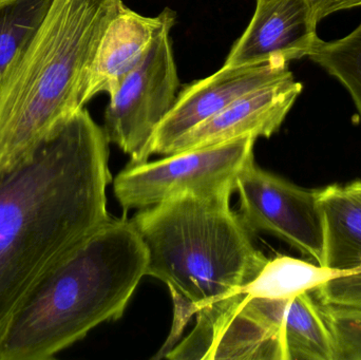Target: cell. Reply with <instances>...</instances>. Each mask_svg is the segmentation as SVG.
<instances>
[{"instance_id":"obj_1","label":"cell","mask_w":361,"mask_h":360,"mask_svg":"<svg viewBox=\"0 0 361 360\" xmlns=\"http://www.w3.org/2000/svg\"><path fill=\"white\" fill-rule=\"evenodd\" d=\"M109 141L80 108L0 169V342L38 283L109 221Z\"/></svg>"},{"instance_id":"obj_2","label":"cell","mask_w":361,"mask_h":360,"mask_svg":"<svg viewBox=\"0 0 361 360\" xmlns=\"http://www.w3.org/2000/svg\"><path fill=\"white\" fill-rule=\"evenodd\" d=\"M148 254L130 220L112 219L38 283L0 342V360H47L124 314Z\"/></svg>"},{"instance_id":"obj_3","label":"cell","mask_w":361,"mask_h":360,"mask_svg":"<svg viewBox=\"0 0 361 360\" xmlns=\"http://www.w3.org/2000/svg\"><path fill=\"white\" fill-rule=\"evenodd\" d=\"M123 0H52L0 82V169L84 108L89 67Z\"/></svg>"},{"instance_id":"obj_4","label":"cell","mask_w":361,"mask_h":360,"mask_svg":"<svg viewBox=\"0 0 361 360\" xmlns=\"http://www.w3.org/2000/svg\"><path fill=\"white\" fill-rule=\"evenodd\" d=\"M233 194H182L131 219L147 249L146 276L166 283L180 323L239 295L269 260L231 209Z\"/></svg>"},{"instance_id":"obj_5","label":"cell","mask_w":361,"mask_h":360,"mask_svg":"<svg viewBox=\"0 0 361 360\" xmlns=\"http://www.w3.org/2000/svg\"><path fill=\"white\" fill-rule=\"evenodd\" d=\"M162 23L139 65L126 76L105 112L108 141L131 158L130 164L147 162L150 144L177 99L180 86L171 32L176 13L161 12Z\"/></svg>"},{"instance_id":"obj_6","label":"cell","mask_w":361,"mask_h":360,"mask_svg":"<svg viewBox=\"0 0 361 360\" xmlns=\"http://www.w3.org/2000/svg\"><path fill=\"white\" fill-rule=\"evenodd\" d=\"M257 139L243 137L218 145L167 154L154 162L130 164L114 180L125 211L143 209L182 194L235 192L238 177L254 161Z\"/></svg>"},{"instance_id":"obj_7","label":"cell","mask_w":361,"mask_h":360,"mask_svg":"<svg viewBox=\"0 0 361 360\" xmlns=\"http://www.w3.org/2000/svg\"><path fill=\"white\" fill-rule=\"evenodd\" d=\"M235 192L240 217L252 234L274 235L320 264L324 235L318 190L300 187L260 168L254 160L238 177Z\"/></svg>"},{"instance_id":"obj_8","label":"cell","mask_w":361,"mask_h":360,"mask_svg":"<svg viewBox=\"0 0 361 360\" xmlns=\"http://www.w3.org/2000/svg\"><path fill=\"white\" fill-rule=\"evenodd\" d=\"M324 219L320 266L338 274L313 291L322 306L361 311V199L345 185L318 190Z\"/></svg>"},{"instance_id":"obj_9","label":"cell","mask_w":361,"mask_h":360,"mask_svg":"<svg viewBox=\"0 0 361 360\" xmlns=\"http://www.w3.org/2000/svg\"><path fill=\"white\" fill-rule=\"evenodd\" d=\"M288 65L283 61H271L241 67L223 66L212 75L185 87L154 132L150 154L166 156L180 137L242 95L292 74Z\"/></svg>"},{"instance_id":"obj_10","label":"cell","mask_w":361,"mask_h":360,"mask_svg":"<svg viewBox=\"0 0 361 360\" xmlns=\"http://www.w3.org/2000/svg\"><path fill=\"white\" fill-rule=\"evenodd\" d=\"M318 23L311 0H257L254 16L224 66L290 63L309 57L322 40Z\"/></svg>"},{"instance_id":"obj_11","label":"cell","mask_w":361,"mask_h":360,"mask_svg":"<svg viewBox=\"0 0 361 360\" xmlns=\"http://www.w3.org/2000/svg\"><path fill=\"white\" fill-rule=\"evenodd\" d=\"M239 295L197 313V325L167 359L283 360L278 332L244 309Z\"/></svg>"},{"instance_id":"obj_12","label":"cell","mask_w":361,"mask_h":360,"mask_svg":"<svg viewBox=\"0 0 361 360\" xmlns=\"http://www.w3.org/2000/svg\"><path fill=\"white\" fill-rule=\"evenodd\" d=\"M302 90V84L293 73L255 89L180 137L167 154L243 137H271L279 130Z\"/></svg>"},{"instance_id":"obj_13","label":"cell","mask_w":361,"mask_h":360,"mask_svg":"<svg viewBox=\"0 0 361 360\" xmlns=\"http://www.w3.org/2000/svg\"><path fill=\"white\" fill-rule=\"evenodd\" d=\"M241 304L278 332L283 360H337L334 337L313 292L286 299L242 295Z\"/></svg>"},{"instance_id":"obj_14","label":"cell","mask_w":361,"mask_h":360,"mask_svg":"<svg viewBox=\"0 0 361 360\" xmlns=\"http://www.w3.org/2000/svg\"><path fill=\"white\" fill-rule=\"evenodd\" d=\"M161 23V13L146 17L122 6L108 25L87 72L82 106L99 93L112 97L118 92L123 80L145 56Z\"/></svg>"},{"instance_id":"obj_15","label":"cell","mask_w":361,"mask_h":360,"mask_svg":"<svg viewBox=\"0 0 361 360\" xmlns=\"http://www.w3.org/2000/svg\"><path fill=\"white\" fill-rule=\"evenodd\" d=\"M338 271L288 256L267 260L259 274L242 289L247 298L286 299L307 292L338 274Z\"/></svg>"},{"instance_id":"obj_16","label":"cell","mask_w":361,"mask_h":360,"mask_svg":"<svg viewBox=\"0 0 361 360\" xmlns=\"http://www.w3.org/2000/svg\"><path fill=\"white\" fill-rule=\"evenodd\" d=\"M52 0H0V82L42 23Z\"/></svg>"},{"instance_id":"obj_17","label":"cell","mask_w":361,"mask_h":360,"mask_svg":"<svg viewBox=\"0 0 361 360\" xmlns=\"http://www.w3.org/2000/svg\"><path fill=\"white\" fill-rule=\"evenodd\" d=\"M309 58L341 82L361 120V23L345 37L320 40Z\"/></svg>"},{"instance_id":"obj_18","label":"cell","mask_w":361,"mask_h":360,"mask_svg":"<svg viewBox=\"0 0 361 360\" xmlns=\"http://www.w3.org/2000/svg\"><path fill=\"white\" fill-rule=\"evenodd\" d=\"M322 311L336 345L337 360H361V311L326 306Z\"/></svg>"},{"instance_id":"obj_19","label":"cell","mask_w":361,"mask_h":360,"mask_svg":"<svg viewBox=\"0 0 361 360\" xmlns=\"http://www.w3.org/2000/svg\"><path fill=\"white\" fill-rule=\"evenodd\" d=\"M311 1L319 21L333 13L361 6V0H311Z\"/></svg>"},{"instance_id":"obj_20","label":"cell","mask_w":361,"mask_h":360,"mask_svg":"<svg viewBox=\"0 0 361 360\" xmlns=\"http://www.w3.org/2000/svg\"><path fill=\"white\" fill-rule=\"evenodd\" d=\"M347 188L350 192H353L356 196L360 197L361 199V180L357 181L351 182V183L347 184Z\"/></svg>"}]
</instances>
